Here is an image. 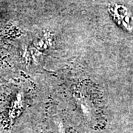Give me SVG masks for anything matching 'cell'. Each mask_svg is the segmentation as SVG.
<instances>
[{
    "instance_id": "6da1fadb",
    "label": "cell",
    "mask_w": 133,
    "mask_h": 133,
    "mask_svg": "<svg viewBox=\"0 0 133 133\" xmlns=\"http://www.w3.org/2000/svg\"><path fill=\"white\" fill-rule=\"evenodd\" d=\"M111 14H112L115 19L120 24H123L125 28L132 29L133 26V19L130 14L126 8L122 6L115 5L113 8H110Z\"/></svg>"
}]
</instances>
